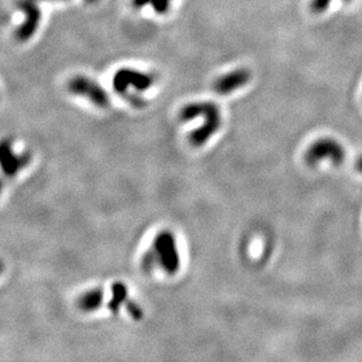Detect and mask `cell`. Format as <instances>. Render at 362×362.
<instances>
[{
	"instance_id": "9a60e30c",
	"label": "cell",
	"mask_w": 362,
	"mask_h": 362,
	"mask_svg": "<svg viewBox=\"0 0 362 362\" xmlns=\"http://www.w3.org/2000/svg\"><path fill=\"white\" fill-rule=\"evenodd\" d=\"M87 2H89V4H95V2L99 1V0H86Z\"/></svg>"
},
{
	"instance_id": "9c48e42d",
	"label": "cell",
	"mask_w": 362,
	"mask_h": 362,
	"mask_svg": "<svg viewBox=\"0 0 362 362\" xmlns=\"http://www.w3.org/2000/svg\"><path fill=\"white\" fill-rule=\"evenodd\" d=\"M128 296V290L123 283H115L112 286V298L108 302V308L110 311L116 313L119 311L121 305L127 302Z\"/></svg>"
},
{
	"instance_id": "2e32d148",
	"label": "cell",
	"mask_w": 362,
	"mask_h": 362,
	"mask_svg": "<svg viewBox=\"0 0 362 362\" xmlns=\"http://www.w3.org/2000/svg\"><path fill=\"white\" fill-rule=\"evenodd\" d=\"M60 1H66V0H60Z\"/></svg>"
},
{
	"instance_id": "4fadbf2b",
	"label": "cell",
	"mask_w": 362,
	"mask_h": 362,
	"mask_svg": "<svg viewBox=\"0 0 362 362\" xmlns=\"http://www.w3.org/2000/svg\"><path fill=\"white\" fill-rule=\"evenodd\" d=\"M132 4L135 8H143L151 4V0H132Z\"/></svg>"
},
{
	"instance_id": "8992f818",
	"label": "cell",
	"mask_w": 362,
	"mask_h": 362,
	"mask_svg": "<svg viewBox=\"0 0 362 362\" xmlns=\"http://www.w3.org/2000/svg\"><path fill=\"white\" fill-rule=\"evenodd\" d=\"M19 9L25 14L24 21L14 31V37L18 41L26 42L34 37L41 22V9L38 0H19Z\"/></svg>"
},
{
	"instance_id": "7a4b0ae2",
	"label": "cell",
	"mask_w": 362,
	"mask_h": 362,
	"mask_svg": "<svg viewBox=\"0 0 362 362\" xmlns=\"http://www.w3.org/2000/svg\"><path fill=\"white\" fill-rule=\"evenodd\" d=\"M156 263L168 275H176L181 266V259L176 245L175 236L170 231H162L154 239L152 245Z\"/></svg>"
},
{
	"instance_id": "52a82bcc",
	"label": "cell",
	"mask_w": 362,
	"mask_h": 362,
	"mask_svg": "<svg viewBox=\"0 0 362 362\" xmlns=\"http://www.w3.org/2000/svg\"><path fill=\"white\" fill-rule=\"evenodd\" d=\"M252 79V73L247 68L240 67L220 75L214 82V92L218 95H230L246 86Z\"/></svg>"
},
{
	"instance_id": "277c9868",
	"label": "cell",
	"mask_w": 362,
	"mask_h": 362,
	"mask_svg": "<svg viewBox=\"0 0 362 362\" xmlns=\"http://www.w3.org/2000/svg\"><path fill=\"white\" fill-rule=\"evenodd\" d=\"M154 82L155 79L151 74L128 67L121 68L113 76V88L121 96H126L130 88L135 92H145L152 87Z\"/></svg>"
},
{
	"instance_id": "5bb4252c",
	"label": "cell",
	"mask_w": 362,
	"mask_h": 362,
	"mask_svg": "<svg viewBox=\"0 0 362 362\" xmlns=\"http://www.w3.org/2000/svg\"><path fill=\"white\" fill-rule=\"evenodd\" d=\"M355 169H357L359 172H361V174H362V156L358 159L357 162H355Z\"/></svg>"
},
{
	"instance_id": "30bf717a",
	"label": "cell",
	"mask_w": 362,
	"mask_h": 362,
	"mask_svg": "<svg viewBox=\"0 0 362 362\" xmlns=\"http://www.w3.org/2000/svg\"><path fill=\"white\" fill-rule=\"evenodd\" d=\"M334 0H311L309 2V8L313 13H316V14H320V13H324L327 11L329 5L333 2ZM342 1H351V0H342Z\"/></svg>"
},
{
	"instance_id": "ba28073f",
	"label": "cell",
	"mask_w": 362,
	"mask_h": 362,
	"mask_svg": "<svg viewBox=\"0 0 362 362\" xmlns=\"http://www.w3.org/2000/svg\"><path fill=\"white\" fill-rule=\"evenodd\" d=\"M103 304V293L101 289H93L82 293L77 299V307L83 312L97 311Z\"/></svg>"
},
{
	"instance_id": "7c38bea8",
	"label": "cell",
	"mask_w": 362,
	"mask_h": 362,
	"mask_svg": "<svg viewBox=\"0 0 362 362\" xmlns=\"http://www.w3.org/2000/svg\"><path fill=\"white\" fill-rule=\"evenodd\" d=\"M126 307H127V311L129 312V314L133 316L135 320H140V319H142V315H143V312L142 309L139 307L138 305L135 304L134 301H127L126 302Z\"/></svg>"
},
{
	"instance_id": "5b68a950",
	"label": "cell",
	"mask_w": 362,
	"mask_h": 362,
	"mask_svg": "<svg viewBox=\"0 0 362 362\" xmlns=\"http://www.w3.org/2000/svg\"><path fill=\"white\" fill-rule=\"evenodd\" d=\"M306 162L314 165L318 162L329 159L333 164H341L345 159V149L333 139H321L309 146L305 154Z\"/></svg>"
},
{
	"instance_id": "3957f363",
	"label": "cell",
	"mask_w": 362,
	"mask_h": 362,
	"mask_svg": "<svg viewBox=\"0 0 362 362\" xmlns=\"http://www.w3.org/2000/svg\"><path fill=\"white\" fill-rule=\"evenodd\" d=\"M67 89L73 95L84 97L99 108H107L110 104L109 94L106 89L86 75H75L72 77L67 83Z\"/></svg>"
},
{
	"instance_id": "8fae6325",
	"label": "cell",
	"mask_w": 362,
	"mask_h": 362,
	"mask_svg": "<svg viewBox=\"0 0 362 362\" xmlns=\"http://www.w3.org/2000/svg\"><path fill=\"white\" fill-rule=\"evenodd\" d=\"M151 7L157 14H165L170 9L171 0H151Z\"/></svg>"
},
{
	"instance_id": "6da1fadb",
	"label": "cell",
	"mask_w": 362,
	"mask_h": 362,
	"mask_svg": "<svg viewBox=\"0 0 362 362\" xmlns=\"http://www.w3.org/2000/svg\"><path fill=\"white\" fill-rule=\"evenodd\" d=\"M203 117V123L189 135V141L194 146H202L219 130L221 126V113L219 107L214 102H191L179 110V120L190 122Z\"/></svg>"
}]
</instances>
